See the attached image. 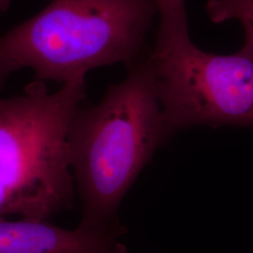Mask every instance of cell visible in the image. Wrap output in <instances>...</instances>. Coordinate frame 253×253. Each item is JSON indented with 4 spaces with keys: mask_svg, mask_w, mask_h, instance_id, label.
<instances>
[{
    "mask_svg": "<svg viewBox=\"0 0 253 253\" xmlns=\"http://www.w3.org/2000/svg\"><path fill=\"white\" fill-rule=\"evenodd\" d=\"M146 51L126 65V78L110 85L98 104L82 102L70 120L67 140L81 201L82 228L123 232L118 220L122 200L157 149L173 134Z\"/></svg>",
    "mask_w": 253,
    "mask_h": 253,
    "instance_id": "cell-1",
    "label": "cell"
},
{
    "mask_svg": "<svg viewBox=\"0 0 253 253\" xmlns=\"http://www.w3.org/2000/svg\"><path fill=\"white\" fill-rule=\"evenodd\" d=\"M154 0H50L0 37L9 73L30 69L37 80L66 84L94 69L128 65L145 53Z\"/></svg>",
    "mask_w": 253,
    "mask_h": 253,
    "instance_id": "cell-2",
    "label": "cell"
},
{
    "mask_svg": "<svg viewBox=\"0 0 253 253\" xmlns=\"http://www.w3.org/2000/svg\"><path fill=\"white\" fill-rule=\"evenodd\" d=\"M85 98V78L51 92L35 79L0 98V217L47 219L71 208L74 181L68 127Z\"/></svg>",
    "mask_w": 253,
    "mask_h": 253,
    "instance_id": "cell-3",
    "label": "cell"
},
{
    "mask_svg": "<svg viewBox=\"0 0 253 253\" xmlns=\"http://www.w3.org/2000/svg\"><path fill=\"white\" fill-rule=\"evenodd\" d=\"M146 58L173 133L193 126H253V61L241 50L210 54L190 34L157 35Z\"/></svg>",
    "mask_w": 253,
    "mask_h": 253,
    "instance_id": "cell-4",
    "label": "cell"
},
{
    "mask_svg": "<svg viewBox=\"0 0 253 253\" xmlns=\"http://www.w3.org/2000/svg\"><path fill=\"white\" fill-rule=\"evenodd\" d=\"M123 232L64 229L47 219L0 217V253H109Z\"/></svg>",
    "mask_w": 253,
    "mask_h": 253,
    "instance_id": "cell-5",
    "label": "cell"
},
{
    "mask_svg": "<svg viewBox=\"0 0 253 253\" xmlns=\"http://www.w3.org/2000/svg\"><path fill=\"white\" fill-rule=\"evenodd\" d=\"M206 9L216 24L229 20L241 23L246 35L241 51L253 61V0H208Z\"/></svg>",
    "mask_w": 253,
    "mask_h": 253,
    "instance_id": "cell-6",
    "label": "cell"
},
{
    "mask_svg": "<svg viewBox=\"0 0 253 253\" xmlns=\"http://www.w3.org/2000/svg\"><path fill=\"white\" fill-rule=\"evenodd\" d=\"M154 2L160 18L157 35L190 34L185 0H154Z\"/></svg>",
    "mask_w": 253,
    "mask_h": 253,
    "instance_id": "cell-7",
    "label": "cell"
},
{
    "mask_svg": "<svg viewBox=\"0 0 253 253\" xmlns=\"http://www.w3.org/2000/svg\"><path fill=\"white\" fill-rule=\"evenodd\" d=\"M10 74L11 73H9V71L6 69V67L0 62V90L2 89L4 84L6 83Z\"/></svg>",
    "mask_w": 253,
    "mask_h": 253,
    "instance_id": "cell-8",
    "label": "cell"
},
{
    "mask_svg": "<svg viewBox=\"0 0 253 253\" xmlns=\"http://www.w3.org/2000/svg\"><path fill=\"white\" fill-rule=\"evenodd\" d=\"M110 253H127V252H126V249L124 245L120 244L119 242H118Z\"/></svg>",
    "mask_w": 253,
    "mask_h": 253,
    "instance_id": "cell-9",
    "label": "cell"
},
{
    "mask_svg": "<svg viewBox=\"0 0 253 253\" xmlns=\"http://www.w3.org/2000/svg\"><path fill=\"white\" fill-rule=\"evenodd\" d=\"M7 4V0H0V5L3 6V5H6Z\"/></svg>",
    "mask_w": 253,
    "mask_h": 253,
    "instance_id": "cell-10",
    "label": "cell"
}]
</instances>
